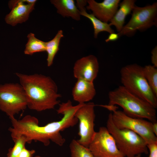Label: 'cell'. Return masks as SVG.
<instances>
[{
    "label": "cell",
    "mask_w": 157,
    "mask_h": 157,
    "mask_svg": "<svg viewBox=\"0 0 157 157\" xmlns=\"http://www.w3.org/2000/svg\"><path fill=\"white\" fill-rule=\"evenodd\" d=\"M99 106L112 111L113 122L117 128L128 129L135 133L144 140L147 144L157 142V136L152 131L151 122L129 116L123 111L117 110L115 106Z\"/></svg>",
    "instance_id": "5"
},
{
    "label": "cell",
    "mask_w": 157,
    "mask_h": 157,
    "mask_svg": "<svg viewBox=\"0 0 157 157\" xmlns=\"http://www.w3.org/2000/svg\"><path fill=\"white\" fill-rule=\"evenodd\" d=\"M88 148L95 157H124L106 127H100Z\"/></svg>",
    "instance_id": "8"
},
{
    "label": "cell",
    "mask_w": 157,
    "mask_h": 157,
    "mask_svg": "<svg viewBox=\"0 0 157 157\" xmlns=\"http://www.w3.org/2000/svg\"><path fill=\"white\" fill-rule=\"evenodd\" d=\"M87 3V0H76V6L80 15L88 18L92 23L94 29V38H97L99 33L101 32L105 31L110 34L115 33L109 24L102 22L92 13H87L85 7Z\"/></svg>",
    "instance_id": "15"
},
{
    "label": "cell",
    "mask_w": 157,
    "mask_h": 157,
    "mask_svg": "<svg viewBox=\"0 0 157 157\" xmlns=\"http://www.w3.org/2000/svg\"><path fill=\"white\" fill-rule=\"evenodd\" d=\"M36 0H10L8 6L11 10L7 15L5 20L7 24L15 26L26 21L30 13L34 9Z\"/></svg>",
    "instance_id": "10"
},
{
    "label": "cell",
    "mask_w": 157,
    "mask_h": 157,
    "mask_svg": "<svg viewBox=\"0 0 157 157\" xmlns=\"http://www.w3.org/2000/svg\"><path fill=\"white\" fill-rule=\"evenodd\" d=\"M28 42L25 46L24 53L32 55L33 53L46 51V42L35 37V34L30 33L27 36Z\"/></svg>",
    "instance_id": "18"
},
{
    "label": "cell",
    "mask_w": 157,
    "mask_h": 157,
    "mask_svg": "<svg viewBox=\"0 0 157 157\" xmlns=\"http://www.w3.org/2000/svg\"><path fill=\"white\" fill-rule=\"evenodd\" d=\"M119 38L117 33H115L110 34L108 38L105 40V41L107 42L110 41H114L117 40Z\"/></svg>",
    "instance_id": "25"
},
{
    "label": "cell",
    "mask_w": 157,
    "mask_h": 157,
    "mask_svg": "<svg viewBox=\"0 0 157 157\" xmlns=\"http://www.w3.org/2000/svg\"><path fill=\"white\" fill-rule=\"evenodd\" d=\"M71 157H95L88 147L79 144L74 139L69 145Z\"/></svg>",
    "instance_id": "20"
},
{
    "label": "cell",
    "mask_w": 157,
    "mask_h": 157,
    "mask_svg": "<svg viewBox=\"0 0 157 157\" xmlns=\"http://www.w3.org/2000/svg\"><path fill=\"white\" fill-rule=\"evenodd\" d=\"M27 107L25 91L18 83H9L0 85V110L10 118Z\"/></svg>",
    "instance_id": "6"
},
{
    "label": "cell",
    "mask_w": 157,
    "mask_h": 157,
    "mask_svg": "<svg viewBox=\"0 0 157 157\" xmlns=\"http://www.w3.org/2000/svg\"><path fill=\"white\" fill-rule=\"evenodd\" d=\"M109 106L118 105L126 115L157 122L156 108L145 100L131 92L122 85L109 92Z\"/></svg>",
    "instance_id": "2"
},
{
    "label": "cell",
    "mask_w": 157,
    "mask_h": 157,
    "mask_svg": "<svg viewBox=\"0 0 157 157\" xmlns=\"http://www.w3.org/2000/svg\"><path fill=\"white\" fill-rule=\"evenodd\" d=\"M141 155H138L137 156H135L134 157H141Z\"/></svg>",
    "instance_id": "27"
},
{
    "label": "cell",
    "mask_w": 157,
    "mask_h": 157,
    "mask_svg": "<svg viewBox=\"0 0 157 157\" xmlns=\"http://www.w3.org/2000/svg\"><path fill=\"white\" fill-rule=\"evenodd\" d=\"M57 9L58 13L64 17H70L76 21L80 19V12L73 0L50 1Z\"/></svg>",
    "instance_id": "16"
},
{
    "label": "cell",
    "mask_w": 157,
    "mask_h": 157,
    "mask_svg": "<svg viewBox=\"0 0 157 157\" xmlns=\"http://www.w3.org/2000/svg\"><path fill=\"white\" fill-rule=\"evenodd\" d=\"M15 74L25 92L29 108L41 112L53 109L59 104L61 95L51 77L38 74Z\"/></svg>",
    "instance_id": "1"
},
{
    "label": "cell",
    "mask_w": 157,
    "mask_h": 157,
    "mask_svg": "<svg viewBox=\"0 0 157 157\" xmlns=\"http://www.w3.org/2000/svg\"><path fill=\"white\" fill-rule=\"evenodd\" d=\"M106 128L114 138L118 149L124 157H134L148 153L147 144L144 140L130 130L117 127L113 122L111 113L108 116Z\"/></svg>",
    "instance_id": "4"
},
{
    "label": "cell",
    "mask_w": 157,
    "mask_h": 157,
    "mask_svg": "<svg viewBox=\"0 0 157 157\" xmlns=\"http://www.w3.org/2000/svg\"><path fill=\"white\" fill-rule=\"evenodd\" d=\"M149 154V157H157V142L147 144Z\"/></svg>",
    "instance_id": "22"
},
{
    "label": "cell",
    "mask_w": 157,
    "mask_h": 157,
    "mask_svg": "<svg viewBox=\"0 0 157 157\" xmlns=\"http://www.w3.org/2000/svg\"><path fill=\"white\" fill-rule=\"evenodd\" d=\"M88 10L102 22L108 23L112 18L118 9L120 0H104L98 3L94 0H87Z\"/></svg>",
    "instance_id": "12"
},
{
    "label": "cell",
    "mask_w": 157,
    "mask_h": 157,
    "mask_svg": "<svg viewBox=\"0 0 157 157\" xmlns=\"http://www.w3.org/2000/svg\"><path fill=\"white\" fill-rule=\"evenodd\" d=\"M120 74L122 85L156 108H157V97L145 77L143 67L136 64L128 65L122 68Z\"/></svg>",
    "instance_id": "3"
},
{
    "label": "cell",
    "mask_w": 157,
    "mask_h": 157,
    "mask_svg": "<svg viewBox=\"0 0 157 157\" xmlns=\"http://www.w3.org/2000/svg\"><path fill=\"white\" fill-rule=\"evenodd\" d=\"M152 130L154 134L157 136V122L152 123Z\"/></svg>",
    "instance_id": "26"
},
{
    "label": "cell",
    "mask_w": 157,
    "mask_h": 157,
    "mask_svg": "<svg viewBox=\"0 0 157 157\" xmlns=\"http://www.w3.org/2000/svg\"><path fill=\"white\" fill-rule=\"evenodd\" d=\"M63 36V31L60 30L52 40L46 42V51L47 54V60L48 67H50L53 64L54 58L59 50L60 40Z\"/></svg>",
    "instance_id": "17"
},
{
    "label": "cell",
    "mask_w": 157,
    "mask_h": 157,
    "mask_svg": "<svg viewBox=\"0 0 157 157\" xmlns=\"http://www.w3.org/2000/svg\"><path fill=\"white\" fill-rule=\"evenodd\" d=\"M145 77L152 91L157 97V69L153 65L143 67Z\"/></svg>",
    "instance_id": "19"
},
{
    "label": "cell",
    "mask_w": 157,
    "mask_h": 157,
    "mask_svg": "<svg viewBox=\"0 0 157 157\" xmlns=\"http://www.w3.org/2000/svg\"><path fill=\"white\" fill-rule=\"evenodd\" d=\"M151 62L153 66L157 67V48L156 46L151 52Z\"/></svg>",
    "instance_id": "24"
},
{
    "label": "cell",
    "mask_w": 157,
    "mask_h": 157,
    "mask_svg": "<svg viewBox=\"0 0 157 157\" xmlns=\"http://www.w3.org/2000/svg\"><path fill=\"white\" fill-rule=\"evenodd\" d=\"M13 141L15 143L14 146L9 149L6 157H17L22 149L25 147L26 140L24 136H21Z\"/></svg>",
    "instance_id": "21"
},
{
    "label": "cell",
    "mask_w": 157,
    "mask_h": 157,
    "mask_svg": "<svg viewBox=\"0 0 157 157\" xmlns=\"http://www.w3.org/2000/svg\"><path fill=\"white\" fill-rule=\"evenodd\" d=\"M96 94L93 82L77 79L72 90L73 99L78 104H84L93 99Z\"/></svg>",
    "instance_id": "13"
},
{
    "label": "cell",
    "mask_w": 157,
    "mask_h": 157,
    "mask_svg": "<svg viewBox=\"0 0 157 157\" xmlns=\"http://www.w3.org/2000/svg\"><path fill=\"white\" fill-rule=\"evenodd\" d=\"M34 157H42L40 156H38V155H37V156H35Z\"/></svg>",
    "instance_id": "28"
},
{
    "label": "cell",
    "mask_w": 157,
    "mask_h": 157,
    "mask_svg": "<svg viewBox=\"0 0 157 157\" xmlns=\"http://www.w3.org/2000/svg\"><path fill=\"white\" fill-rule=\"evenodd\" d=\"M131 17L117 33L119 37L122 35L131 36L137 31H144L157 25V3L144 7L135 6L131 12Z\"/></svg>",
    "instance_id": "7"
},
{
    "label": "cell",
    "mask_w": 157,
    "mask_h": 157,
    "mask_svg": "<svg viewBox=\"0 0 157 157\" xmlns=\"http://www.w3.org/2000/svg\"><path fill=\"white\" fill-rule=\"evenodd\" d=\"M135 0H124L119 3V8L110 21L109 24L111 26H113L119 32L124 26L126 16L131 13L135 7Z\"/></svg>",
    "instance_id": "14"
},
{
    "label": "cell",
    "mask_w": 157,
    "mask_h": 157,
    "mask_svg": "<svg viewBox=\"0 0 157 157\" xmlns=\"http://www.w3.org/2000/svg\"></svg>",
    "instance_id": "29"
},
{
    "label": "cell",
    "mask_w": 157,
    "mask_h": 157,
    "mask_svg": "<svg viewBox=\"0 0 157 157\" xmlns=\"http://www.w3.org/2000/svg\"><path fill=\"white\" fill-rule=\"evenodd\" d=\"M35 153L34 150H28L25 147L22 149L17 157H33Z\"/></svg>",
    "instance_id": "23"
},
{
    "label": "cell",
    "mask_w": 157,
    "mask_h": 157,
    "mask_svg": "<svg viewBox=\"0 0 157 157\" xmlns=\"http://www.w3.org/2000/svg\"><path fill=\"white\" fill-rule=\"evenodd\" d=\"M95 105L93 102L85 103L76 112L75 116L79 121L77 142L80 144L88 147L96 132L94 130Z\"/></svg>",
    "instance_id": "9"
},
{
    "label": "cell",
    "mask_w": 157,
    "mask_h": 157,
    "mask_svg": "<svg viewBox=\"0 0 157 157\" xmlns=\"http://www.w3.org/2000/svg\"><path fill=\"white\" fill-rule=\"evenodd\" d=\"M99 63L97 58L92 55L83 57L75 63L73 69L74 76L77 79H82L93 82L99 71Z\"/></svg>",
    "instance_id": "11"
}]
</instances>
